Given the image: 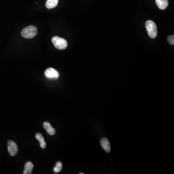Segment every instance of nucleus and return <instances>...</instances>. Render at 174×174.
<instances>
[{"label":"nucleus","mask_w":174,"mask_h":174,"mask_svg":"<svg viewBox=\"0 0 174 174\" xmlns=\"http://www.w3.org/2000/svg\"><path fill=\"white\" fill-rule=\"evenodd\" d=\"M168 42L170 44H174V35H170L168 37Z\"/></svg>","instance_id":"ddd939ff"},{"label":"nucleus","mask_w":174,"mask_h":174,"mask_svg":"<svg viewBox=\"0 0 174 174\" xmlns=\"http://www.w3.org/2000/svg\"><path fill=\"white\" fill-rule=\"evenodd\" d=\"M44 74L46 77L50 79H58L60 76L58 72L52 68L47 69L44 73Z\"/></svg>","instance_id":"39448f33"},{"label":"nucleus","mask_w":174,"mask_h":174,"mask_svg":"<svg viewBox=\"0 0 174 174\" xmlns=\"http://www.w3.org/2000/svg\"><path fill=\"white\" fill-rule=\"evenodd\" d=\"M62 164L61 162H58L56 163V166L53 169V172L55 173H59L62 170Z\"/></svg>","instance_id":"f8f14e48"},{"label":"nucleus","mask_w":174,"mask_h":174,"mask_svg":"<svg viewBox=\"0 0 174 174\" xmlns=\"http://www.w3.org/2000/svg\"><path fill=\"white\" fill-rule=\"evenodd\" d=\"M34 168V165L31 162H27L25 165L24 174H32V171Z\"/></svg>","instance_id":"6e6552de"},{"label":"nucleus","mask_w":174,"mask_h":174,"mask_svg":"<svg viewBox=\"0 0 174 174\" xmlns=\"http://www.w3.org/2000/svg\"><path fill=\"white\" fill-rule=\"evenodd\" d=\"M7 148L8 152L11 156H15L18 153V146L12 140H9L7 142Z\"/></svg>","instance_id":"20e7f679"},{"label":"nucleus","mask_w":174,"mask_h":174,"mask_svg":"<svg viewBox=\"0 0 174 174\" xmlns=\"http://www.w3.org/2000/svg\"><path fill=\"white\" fill-rule=\"evenodd\" d=\"M52 41L55 48L58 49H66L68 46L66 40L58 36L53 37L52 39Z\"/></svg>","instance_id":"7ed1b4c3"},{"label":"nucleus","mask_w":174,"mask_h":174,"mask_svg":"<svg viewBox=\"0 0 174 174\" xmlns=\"http://www.w3.org/2000/svg\"><path fill=\"white\" fill-rule=\"evenodd\" d=\"M80 174H84V173H80Z\"/></svg>","instance_id":"4468645a"},{"label":"nucleus","mask_w":174,"mask_h":174,"mask_svg":"<svg viewBox=\"0 0 174 174\" xmlns=\"http://www.w3.org/2000/svg\"><path fill=\"white\" fill-rule=\"evenodd\" d=\"M146 27L150 37L155 38L157 35V29L155 23L152 20H147L146 23Z\"/></svg>","instance_id":"f03ea898"},{"label":"nucleus","mask_w":174,"mask_h":174,"mask_svg":"<svg viewBox=\"0 0 174 174\" xmlns=\"http://www.w3.org/2000/svg\"><path fill=\"white\" fill-rule=\"evenodd\" d=\"M21 34L22 37L25 38H32L37 34V29L34 26H28L22 30Z\"/></svg>","instance_id":"f257e3e1"},{"label":"nucleus","mask_w":174,"mask_h":174,"mask_svg":"<svg viewBox=\"0 0 174 174\" xmlns=\"http://www.w3.org/2000/svg\"><path fill=\"white\" fill-rule=\"evenodd\" d=\"M35 137H36V139L38 140L39 142L40 143V147H41V148H43V149L46 148L47 144H46V142L44 141V138L42 136V134L40 133H36L35 134Z\"/></svg>","instance_id":"1a4fd4ad"},{"label":"nucleus","mask_w":174,"mask_h":174,"mask_svg":"<svg viewBox=\"0 0 174 174\" xmlns=\"http://www.w3.org/2000/svg\"><path fill=\"white\" fill-rule=\"evenodd\" d=\"M101 145L105 152L109 153L111 151L110 143L107 138H103L101 140Z\"/></svg>","instance_id":"423d86ee"},{"label":"nucleus","mask_w":174,"mask_h":174,"mask_svg":"<svg viewBox=\"0 0 174 174\" xmlns=\"http://www.w3.org/2000/svg\"><path fill=\"white\" fill-rule=\"evenodd\" d=\"M59 0H47L46 6L48 9L55 8L58 4Z\"/></svg>","instance_id":"9b49d317"},{"label":"nucleus","mask_w":174,"mask_h":174,"mask_svg":"<svg viewBox=\"0 0 174 174\" xmlns=\"http://www.w3.org/2000/svg\"><path fill=\"white\" fill-rule=\"evenodd\" d=\"M43 127L45 129H46L47 132L48 133L51 135V136H53L56 133V131L52 127L50 123L48 122H44L43 123Z\"/></svg>","instance_id":"0eeeda50"},{"label":"nucleus","mask_w":174,"mask_h":174,"mask_svg":"<svg viewBox=\"0 0 174 174\" xmlns=\"http://www.w3.org/2000/svg\"><path fill=\"white\" fill-rule=\"evenodd\" d=\"M155 1L157 6L161 9H165L168 6V0H155Z\"/></svg>","instance_id":"9d476101"}]
</instances>
